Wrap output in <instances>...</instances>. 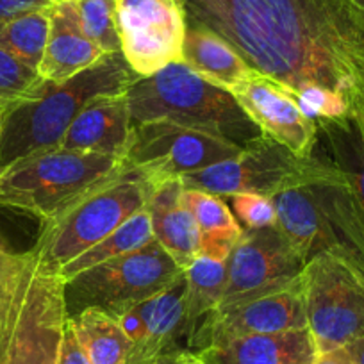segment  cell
I'll use <instances>...</instances> for the list:
<instances>
[{
    "instance_id": "cell-1",
    "label": "cell",
    "mask_w": 364,
    "mask_h": 364,
    "mask_svg": "<svg viewBox=\"0 0 364 364\" xmlns=\"http://www.w3.org/2000/svg\"><path fill=\"white\" fill-rule=\"evenodd\" d=\"M248 66L293 91L320 86L364 124V6L359 0H182Z\"/></svg>"
},
{
    "instance_id": "cell-2",
    "label": "cell",
    "mask_w": 364,
    "mask_h": 364,
    "mask_svg": "<svg viewBox=\"0 0 364 364\" xmlns=\"http://www.w3.org/2000/svg\"><path fill=\"white\" fill-rule=\"evenodd\" d=\"M68 318L61 275L0 236V364H55Z\"/></svg>"
},
{
    "instance_id": "cell-3",
    "label": "cell",
    "mask_w": 364,
    "mask_h": 364,
    "mask_svg": "<svg viewBox=\"0 0 364 364\" xmlns=\"http://www.w3.org/2000/svg\"><path fill=\"white\" fill-rule=\"evenodd\" d=\"M136 79L122 52H114L68 80H43L31 95L6 107L0 131V171L27 156L58 149L86 104L125 93Z\"/></svg>"
},
{
    "instance_id": "cell-4",
    "label": "cell",
    "mask_w": 364,
    "mask_h": 364,
    "mask_svg": "<svg viewBox=\"0 0 364 364\" xmlns=\"http://www.w3.org/2000/svg\"><path fill=\"white\" fill-rule=\"evenodd\" d=\"M132 125L170 122L248 146L262 136L232 93L202 79L184 63H171L149 77H138L127 90Z\"/></svg>"
},
{
    "instance_id": "cell-5",
    "label": "cell",
    "mask_w": 364,
    "mask_h": 364,
    "mask_svg": "<svg viewBox=\"0 0 364 364\" xmlns=\"http://www.w3.org/2000/svg\"><path fill=\"white\" fill-rule=\"evenodd\" d=\"M157 188L138 168L125 163L120 173L73 202L68 209L41 223L31 250L50 272L59 273L80 254L117 230L136 213L143 211Z\"/></svg>"
},
{
    "instance_id": "cell-6",
    "label": "cell",
    "mask_w": 364,
    "mask_h": 364,
    "mask_svg": "<svg viewBox=\"0 0 364 364\" xmlns=\"http://www.w3.org/2000/svg\"><path fill=\"white\" fill-rule=\"evenodd\" d=\"M125 159L58 149L33 154L0 171V205L48 222L93 188L120 173Z\"/></svg>"
},
{
    "instance_id": "cell-7",
    "label": "cell",
    "mask_w": 364,
    "mask_h": 364,
    "mask_svg": "<svg viewBox=\"0 0 364 364\" xmlns=\"http://www.w3.org/2000/svg\"><path fill=\"white\" fill-rule=\"evenodd\" d=\"M338 166L316 150L299 157L281 143L261 136L241 149L236 157L181 177L184 190H198L225 198L230 195H262L273 198L289 190L314 186L327 181Z\"/></svg>"
},
{
    "instance_id": "cell-8",
    "label": "cell",
    "mask_w": 364,
    "mask_h": 364,
    "mask_svg": "<svg viewBox=\"0 0 364 364\" xmlns=\"http://www.w3.org/2000/svg\"><path fill=\"white\" fill-rule=\"evenodd\" d=\"M307 327L318 353L345 348L364 334V266L339 252H321L300 277Z\"/></svg>"
},
{
    "instance_id": "cell-9",
    "label": "cell",
    "mask_w": 364,
    "mask_h": 364,
    "mask_svg": "<svg viewBox=\"0 0 364 364\" xmlns=\"http://www.w3.org/2000/svg\"><path fill=\"white\" fill-rule=\"evenodd\" d=\"M182 273L184 269L154 240L66 281V309L73 316L87 307H99L117 316L166 289Z\"/></svg>"
},
{
    "instance_id": "cell-10",
    "label": "cell",
    "mask_w": 364,
    "mask_h": 364,
    "mask_svg": "<svg viewBox=\"0 0 364 364\" xmlns=\"http://www.w3.org/2000/svg\"><path fill=\"white\" fill-rule=\"evenodd\" d=\"M241 146L218 136L195 131L170 122L132 125V139L125 163L138 168L157 186L216 163L236 157Z\"/></svg>"
},
{
    "instance_id": "cell-11",
    "label": "cell",
    "mask_w": 364,
    "mask_h": 364,
    "mask_svg": "<svg viewBox=\"0 0 364 364\" xmlns=\"http://www.w3.org/2000/svg\"><path fill=\"white\" fill-rule=\"evenodd\" d=\"M120 52L138 77L182 61L188 16L181 0H117Z\"/></svg>"
},
{
    "instance_id": "cell-12",
    "label": "cell",
    "mask_w": 364,
    "mask_h": 364,
    "mask_svg": "<svg viewBox=\"0 0 364 364\" xmlns=\"http://www.w3.org/2000/svg\"><path fill=\"white\" fill-rule=\"evenodd\" d=\"M225 266L227 284L220 307L272 295L299 284L306 261L273 225L255 230L243 229Z\"/></svg>"
},
{
    "instance_id": "cell-13",
    "label": "cell",
    "mask_w": 364,
    "mask_h": 364,
    "mask_svg": "<svg viewBox=\"0 0 364 364\" xmlns=\"http://www.w3.org/2000/svg\"><path fill=\"white\" fill-rule=\"evenodd\" d=\"M299 328H307L300 282L272 295L216 309L193 332L188 352L198 353L215 343L241 336L277 334Z\"/></svg>"
},
{
    "instance_id": "cell-14",
    "label": "cell",
    "mask_w": 364,
    "mask_h": 364,
    "mask_svg": "<svg viewBox=\"0 0 364 364\" xmlns=\"http://www.w3.org/2000/svg\"><path fill=\"white\" fill-rule=\"evenodd\" d=\"M230 93L262 136L299 157L313 156L318 141L316 122L302 113L291 87L254 70Z\"/></svg>"
},
{
    "instance_id": "cell-15",
    "label": "cell",
    "mask_w": 364,
    "mask_h": 364,
    "mask_svg": "<svg viewBox=\"0 0 364 364\" xmlns=\"http://www.w3.org/2000/svg\"><path fill=\"white\" fill-rule=\"evenodd\" d=\"M132 139L127 91L91 100L77 114L61 141V149L125 159Z\"/></svg>"
},
{
    "instance_id": "cell-16",
    "label": "cell",
    "mask_w": 364,
    "mask_h": 364,
    "mask_svg": "<svg viewBox=\"0 0 364 364\" xmlns=\"http://www.w3.org/2000/svg\"><path fill=\"white\" fill-rule=\"evenodd\" d=\"M145 334L132 345L127 364H143L168 352L186 350L190 327L186 318V279L182 277L152 299L138 304Z\"/></svg>"
},
{
    "instance_id": "cell-17",
    "label": "cell",
    "mask_w": 364,
    "mask_h": 364,
    "mask_svg": "<svg viewBox=\"0 0 364 364\" xmlns=\"http://www.w3.org/2000/svg\"><path fill=\"white\" fill-rule=\"evenodd\" d=\"M195 355L208 364H314L320 353L307 327L227 339Z\"/></svg>"
},
{
    "instance_id": "cell-18",
    "label": "cell",
    "mask_w": 364,
    "mask_h": 364,
    "mask_svg": "<svg viewBox=\"0 0 364 364\" xmlns=\"http://www.w3.org/2000/svg\"><path fill=\"white\" fill-rule=\"evenodd\" d=\"M84 34L72 0H58L50 8V33L38 73L48 82H63L79 75L104 58Z\"/></svg>"
},
{
    "instance_id": "cell-19",
    "label": "cell",
    "mask_w": 364,
    "mask_h": 364,
    "mask_svg": "<svg viewBox=\"0 0 364 364\" xmlns=\"http://www.w3.org/2000/svg\"><path fill=\"white\" fill-rule=\"evenodd\" d=\"M272 200L277 213L275 227L284 234L304 261L307 262L321 252L343 254L311 186L284 191L275 195Z\"/></svg>"
},
{
    "instance_id": "cell-20",
    "label": "cell",
    "mask_w": 364,
    "mask_h": 364,
    "mask_svg": "<svg viewBox=\"0 0 364 364\" xmlns=\"http://www.w3.org/2000/svg\"><path fill=\"white\" fill-rule=\"evenodd\" d=\"M184 186L181 178H170L154 190L146 204L154 240L186 269L200 254V234L197 222L182 200Z\"/></svg>"
},
{
    "instance_id": "cell-21",
    "label": "cell",
    "mask_w": 364,
    "mask_h": 364,
    "mask_svg": "<svg viewBox=\"0 0 364 364\" xmlns=\"http://www.w3.org/2000/svg\"><path fill=\"white\" fill-rule=\"evenodd\" d=\"M182 63L202 79L227 91L254 72V68L237 54L236 48L227 43L220 34L190 22L182 50Z\"/></svg>"
},
{
    "instance_id": "cell-22",
    "label": "cell",
    "mask_w": 364,
    "mask_h": 364,
    "mask_svg": "<svg viewBox=\"0 0 364 364\" xmlns=\"http://www.w3.org/2000/svg\"><path fill=\"white\" fill-rule=\"evenodd\" d=\"M182 200L193 215L200 234V254L216 261H227L243 234V227L218 195L198 190H184Z\"/></svg>"
},
{
    "instance_id": "cell-23",
    "label": "cell",
    "mask_w": 364,
    "mask_h": 364,
    "mask_svg": "<svg viewBox=\"0 0 364 364\" xmlns=\"http://www.w3.org/2000/svg\"><path fill=\"white\" fill-rule=\"evenodd\" d=\"M80 346L91 364H127L132 341L117 318L99 307H87L70 316Z\"/></svg>"
},
{
    "instance_id": "cell-24",
    "label": "cell",
    "mask_w": 364,
    "mask_h": 364,
    "mask_svg": "<svg viewBox=\"0 0 364 364\" xmlns=\"http://www.w3.org/2000/svg\"><path fill=\"white\" fill-rule=\"evenodd\" d=\"M316 145L348 177L364 213V124L353 120H318Z\"/></svg>"
},
{
    "instance_id": "cell-25",
    "label": "cell",
    "mask_w": 364,
    "mask_h": 364,
    "mask_svg": "<svg viewBox=\"0 0 364 364\" xmlns=\"http://www.w3.org/2000/svg\"><path fill=\"white\" fill-rule=\"evenodd\" d=\"M184 279H186V318L191 339L198 325L222 306L227 284V266L223 261L197 255L193 262L184 269Z\"/></svg>"
},
{
    "instance_id": "cell-26",
    "label": "cell",
    "mask_w": 364,
    "mask_h": 364,
    "mask_svg": "<svg viewBox=\"0 0 364 364\" xmlns=\"http://www.w3.org/2000/svg\"><path fill=\"white\" fill-rule=\"evenodd\" d=\"M150 241H154L152 223H150V216L146 209H143V211L131 216L127 222L122 223L117 230H113L109 236L104 237L95 247H91L90 250H86L79 257L70 261L66 266H63L59 275L66 282L75 277V275H79L80 272H86L93 266L102 264L109 259L131 254V252L149 245Z\"/></svg>"
},
{
    "instance_id": "cell-27",
    "label": "cell",
    "mask_w": 364,
    "mask_h": 364,
    "mask_svg": "<svg viewBox=\"0 0 364 364\" xmlns=\"http://www.w3.org/2000/svg\"><path fill=\"white\" fill-rule=\"evenodd\" d=\"M50 33V9H38L0 23V48L36 70L43 59Z\"/></svg>"
},
{
    "instance_id": "cell-28",
    "label": "cell",
    "mask_w": 364,
    "mask_h": 364,
    "mask_svg": "<svg viewBox=\"0 0 364 364\" xmlns=\"http://www.w3.org/2000/svg\"><path fill=\"white\" fill-rule=\"evenodd\" d=\"M84 34L104 54L120 52L117 29V0H72Z\"/></svg>"
},
{
    "instance_id": "cell-29",
    "label": "cell",
    "mask_w": 364,
    "mask_h": 364,
    "mask_svg": "<svg viewBox=\"0 0 364 364\" xmlns=\"http://www.w3.org/2000/svg\"><path fill=\"white\" fill-rule=\"evenodd\" d=\"M43 79L36 70L22 65L0 48V106H11L16 100L31 95Z\"/></svg>"
},
{
    "instance_id": "cell-30",
    "label": "cell",
    "mask_w": 364,
    "mask_h": 364,
    "mask_svg": "<svg viewBox=\"0 0 364 364\" xmlns=\"http://www.w3.org/2000/svg\"><path fill=\"white\" fill-rule=\"evenodd\" d=\"M296 102L309 120H352L348 104L327 87L306 86L296 91Z\"/></svg>"
},
{
    "instance_id": "cell-31",
    "label": "cell",
    "mask_w": 364,
    "mask_h": 364,
    "mask_svg": "<svg viewBox=\"0 0 364 364\" xmlns=\"http://www.w3.org/2000/svg\"><path fill=\"white\" fill-rule=\"evenodd\" d=\"M229 202L230 211L234 213L237 222L243 225V229H264V227H273L277 222V213H275V205L269 197H262V195H230V197L223 198Z\"/></svg>"
},
{
    "instance_id": "cell-32",
    "label": "cell",
    "mask_w": 364,
    "mask_h": 364,
    "mask_svg": "<svg viewBox=\"0 0 364 364\" xmlns=\"http://www.w3.org/2000/svg\"><path fill=\"white\" fill-rule=\"evenodd\" d=\"M55 364H91L90 359H87L86 352L80 346L79 339H77L75 331L72 327V321H66L65 332H63L61 345H59L58 352V360Z\"/></svg>"
},
{
    "instance_id": "cell-33",
    "label": "cell",
    "mask_w": 364,
    "mask_h": 364,
    "mask_svg": "<svg viewBox=\"0 0 364 364\" xmlns=\"http://www.w3.org/2000/svg\"><path fill=\"white\" fill-rule=\"evenodd\" d=\"M58 0H0V23L38 9H50Z\"/></svg>"
},
{
    "instance_id": "cell-34",
    "label": "cell",
    "mask_w": 364,
    "mask_h": 364,
    "mask_svg": "<svg viewBox=\"0 0 364 364\" xmlns=\"http://www.w3.org/2000/svg\"><path fill=\"white\" fill-rule=\"evenodd\" d=\"M314 364H353V363L352 359H350L346 348H338L327 353H320L318 359L314 360Z\"/></svg>"
},
{
    "instance_id": "cell-35",
    "label": "cell",
    "mask_w": 364,
    "mask_h": 364,
    "mask_svg": "<svg viewBox=\"0 0 364 364\" xmlns=\"http://www.w3.org/2000/svg\"><path fill=\"white\" fill-rule=\"evenodd\" d=\"M184 357H186V350H177V352H168L159 357H154L143 364H182Z\"/></svg>"
},
{
    "instance_id": "cell-36",
    "label": "cell",
    "mask_w": 364,
    "mask_h": 364,
    "mask_svg": "<svg viewBox=\"0 0 364 364\" xmlns=\"http://www.w3.org/2000/svg\"><path fill=\"white\" fill-rule=\"evenodd\" d=\"M353 364H364V334L345 346Z\"/></svg>"
},
{
    "instance_id": "cell-37",
    "label": "cell",
    "mask_w": 364,
    "mask_h": 364,
    "mask_svg": "<svg viewBox=\"0 0 364 364\" xmlns=\"http://www.w3.org/2000/svg\"><path fill=\"white\" fill-rule=\"evenodd\" d=\"M182 364H208V363H204V360H202L200 357L195 355V353L186 352V357H184V363Z\"/></svg>"
},
{
    "instance_id": "cell-38",
    "label": "cell",
    "mask_w": 364,
    "mask_h": 364,
    "mask_svg": "<svg viewBox=\"0 0 364 364\" xmlns=\"http://www.w3.org/2000/svg\"><path fill=\"white\" fill-rule=\"evenodd\" d=\"M4 113H6V106H0V131H2V122H4Z\"/></svg>"
},
{
    "instance_id": "cell-39",
    "label": "cell",
    "mask_w": 364,
    "mask_h": 364,
    "mask_svg": "<svg viewBox=\"0 0 364 364\" xmlns=\"http://www.w3.org/2000/svg\"><path fill=\"white\" fill-rule=\"evenodd\" d=\"M359 2H360V4H363V6H364V0H359Z\"/></svg>"
},
{
    "instance_id": "cell-40",
    "label": "cell",
    "mask_w": 364,
    "mask_h": 364,
    "mask_svg": "<svg viewBox=\"0 0 364 364\" xmlns=\"http://www.w3.org/2000/svg\"><path fill=\"white\" fill-rule=\"evenodd\" d=\"M181 2H182V0H181Z\"/></svg>"
}]
</instances>
